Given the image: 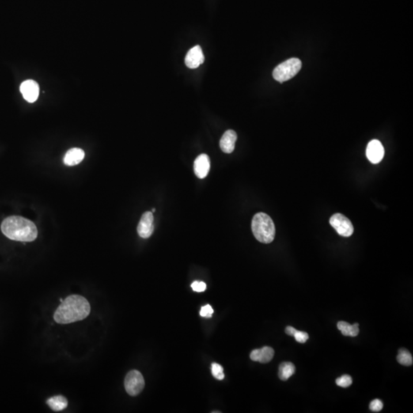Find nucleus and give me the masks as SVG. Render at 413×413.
I'll list each match as a JSON object with an SVG mask.
<instances>
[{
  "label": "nucleus",
  "instance_id": "obj_1",
  "mask_svg": "<svg viewBox=\"0 0 413 413\" xmlns=\"http://www.w3.org/2000/svg\"><path fill=\"white\" fill-rule=\"evenodd\" d=\"M91 312V305L85 298L78 295L67 297L58 306L54 319L58 324H70L86 319Z\"/></svg>",
  "mask_w": 413,
  "mask_h": 413
},
{
  "label": "nucleus",
  "instance_id": "obj_2",
  "mask_svg": "<svg viewBox=\"0 0 413 413\" xmlns=\"http://www.w3.org/2000/svg\"><path fill=\"white\" fill-rule=\"evenodd\" d=\"M2 233L10 240L32 242L37 238L38 229L35 224L20 216H12L2 221Z\"/></svg>",
  "mask_w": 413,
  "mask_h": 413
},
{
  "label": "nucleus",
  "instance_id": "obj_3",
  "mask_svg": "<svg viewBox=\"0 0 413 413\" xmlns=\"http://www.w3.org/2000/svg\"><path fill=\"white\" fill-rule=\"evenodd\" d=\"M252 231L258 241L270 244L275 238V224L268 214L260 212L252 218Z\"/></svg>",
  "mask_w": 413,
  "mask_h": 413
},
{
  "label": "nucleus",
  "instance_id": "obj_4",
  "mask_svg": "<svg viewBox=\"0 0 413 413\" xmlns=\"http://www.w3.org/2000/svg\"><path fill=\"white\" fill-rule=\"evenodd\" d=\"M301 69V62L298 58H293L282 62L273 70V78L279 83L289 81L294 77Z\"/></svg>",
  "mask_w": 413,
  "mask_h": 413
},
{
  "label": "nucleus",
  "instance_id": "obj_5",
  "mask_svg": "<svg viewBox=\"0 0 413 413\" xmlns=\"http://www.w3.org/2000/svg\"><path fill=\"white\" fill-rule=\"evenodd\" d=\"M125 389L130 396H136L141 393L145 387V380L142 373L138 370H131L125 377Z\"/></svg>",
  "mask_w": 413,
  "mask_h": 413
},
{
  "label": "nucleus",
  "instance_id": "obj_6",
  "mask_svg": "<svg viewBox=\"0 0 413 413\" xmlns=\"http://www.w3.org/2000/svg\"><path fill=\"white\" fill-rule=\"evenodd\" d=\"M329 222L331 226L335 228V230L341 236L348 237L354 233V226L351 221L343 214H339V213L334 214L330 218Z\"/></svg>",
  "mask_w": 413,
  "mask_h": 413
},
{
  "label": "nucleus",
  "instance_id": "obj_7",
  "mask_svg": "<svg viewBox=\"0 0 413 413\" xmlns=\"http://www.w3.org/2000/svg\"><path fill=\"white\" fill-rule=\"evenodd\" d=\"M153 221H154V217H153V212L147 211L142 214L137 228V231L140 237L146 239L152 236L154 231Z\"/></svg>",
  "mask_w": 413,
  "mask_h": 413
},
{
  "label": "nucleus",
  "instance_id": "obj_8",
  "mask_svg": "<svg viewBox=\"0 0 413 413\" xmlns=\"http://www.w3.org/2000/svg\"><path fill=\"white\" fill-rule=\"evenodd\" d=\"M20 91L26 101L28 103H34L39 97V84L33 80H27L22 83Z\"/></svg>",
  "mask_w": 413,
  "mask_h": 413
},
{
  "label": "nucleus",
  "instance_id": "obj_9",
  "mask_svg": "<svg viewBox=\"0 0 413 413\" xmlns=\"http://www.w3.org/2000/svg\"><path fill=\"white\" fill-rule=\"evenodd\" d=\"M367 157L370 162L377 164L381 161L384 156V146L376 139L370 141L367 147Z\"/></svg>",
  "mask_w": 413,
  "mask_h": 413
},
{
  "label": "nucleus",
  "instance_id": "obj_10",
  "mask_svg": "<svg viewBox=\"0 0 413 413\" xmlns=\"http://www.w3.org/2000/svg\"><path fill=\"white\" fill-rule=\"evenodd\" d=\"M205 62V56L202 47L199 46H194L187 53L185 57V65L191 69H197Z\"/></svg>",
  "mask_w": 413,
  "mask_h": 413
},
{
  "label": "nucleus",
  "instance_id": "obj_11",
  "mask_svg": "<svg viewBox=\"0 0 413 413\" xmlns=\"http://www.w3.org/2000/svg\"><path fill=\"white\" fill-rule=\"evenodd\" d=\"M210 168V161L209 156L206 154L200 155L194 160V171L197 177L203 179L208 175Z\"/></svg>",
  "mask_w": 413,
  "mask_h": 413
},
{
  "label": "nucleus",
  "instance_id": "obj_12",
  "mask_svg": "<svg viewBox=\"0 0 413 413\" xmlns=\"http://www.w3.org/2000/svg\"><path fill=\"white\" fill-rule=\"evenodd\" d=\"M237 139L236 132L229 130L225 132L220 141L221 150L225 153H233L235 149V143Z\"/></svg>",
  "mask_w": 413,
  "mask_h": 413
},
{
  "label": "nucleus",
  "instance_id": "obj_13",
  "mask_svg": "<svg viewBox=\"0 0 413 413\" xmlns=\"http://www.w3.org/2000/svg\"><path fill=\"white\" fill-rule=\"evenodd\" d=\"M274 350L270 347H264L261 349L252 350L251 354V359L258 361L262 364L270 362L274 357Z\"/></svg>",
  "mask_w": 413,
  "mask_h": 413
},
{
  "label": "nucleus",
  "instance_id": "obj_14",
  "mask_svg": "<svg viewBox=\"0 0 413 413\" xmlns=\"http://www.w3.org/2000/svg\"><path fill=\"white\" fill-rule=\"evenodd\" d=\"M84 159V152L79 148L69 149L64 158V162L69 166H74L81 162Z\"/></svg>",
  "mask_w": 413,
  "mask_h": 413
},
{
  "label": "nucleus",
  "instance_id": "obj_15",
  "mask_svg": "<svg viewBox=\"0 0 413 413\" xmlns=\"http://www.w3.org/2000/svg\"><path fill=\"white\" fill-rule=\"evenodd\" d=\"M338 329L344 336L356 337L359 334V324H350L345 321L338 323Z\"/></svg>",
  "mask_w": 413,
  "mask_h": 413
},
{
  "label": "nucleus",
  "instance_id": "obj_16",
  "mask_svg": "<svg viewBox=\"0 0 413 413\" xmlns=\"http://www.w3.org/2000/svg\"><path fill=\"white\" fill-rule=\"evenodd\" d=\"M47 404L54 411H62L68 406V400L63 396H53L47 400Z\"/></svg>",
  "mask_w": 413,
  "mask_h": 413
},
{
  "label": "nucleus",
  "instance_id": "obj_17",
  "mask_svg": "<svg viewBox=\"0 0 413 413\" xmlns=\"http://www.w3.org/2000/svg\"><path fill=\"white\" fill-rule=\"evenodd\" d=\"M296 371V367L294 364L291 362H283L280 364L278 368V377L280 380H289L291 376H293Z\"/></svg>",
  "mask_w": 413,
  "mask_h": 413
},
{
  "label": "nucleus",
  "instance_id": "obj_18",
  "mask_svg": "<svg viewBox=\"0 0 413 413\" xmlns=\"http://www.w3.org/2000/svg\"><path fill=\"white\" fill-rule=\"evenodd\" d=\"M396 359L399 364L404 366H411L413 362V356L406 349L403 348L399 350Z\"/></svg>",
  "mask_w": 413,
  "mask_h": 413
},
{
  "label": "nucleus",
  "instance_id": "obj_19",
  "mask_svg": "<svg viewBox=\"0 0 413 413\" xmlns=\"http://www.w3.org/2000/svg\"><path fill=\"white\" fill-rule=\"evenodd\" d=\"M211 372L212 375L215 377L217 380H222L224 378V369L220 364L217 363H213L211 364Z\"/></svg>",
  "mask_w": 413,
  "mask_h": 413
},
{
  "label": "nucleus",
  "instance_id": "obj_20",
  "mask_svg": "<svg viewBox=\"0 0 413 413\" xmlns=\"http://www.w3.org/2000/svg\"><path fill=\"white\" fill-rule=\"evenodd\" d=\"M352 382H353V380H352L351 376H349V375H344V376L337 379L336 384L339 387L346 388V387H350L351 385Z\"/></svg>",
  "mask_w": 413,
  "mask_h": 413
},
{
  "label": "nucleus",
  "instance_id": "obj_21",
  "mask_svg": "<svg viewBox=\"0 0 413 413\" xmlns=\"http://www.w3.org/2000/svg\"><path fill=\"white\" fill-rule=\"evenodd\" d=\"M213 313H214V309L212 308L210 305H205V306L202 307V309L200 311V315L202 317L208 318V319L212 317Z\"/></svg>",
  "mask_w": 413,
  "mask_h": 413
},
{
  "label": "nucleus",
  "instance_id": "obj_22",
  "mask_svg": "<svg viewBox=\"0 0 413 413\" xmlns=\"http://www.w3.org/2000/svg\"><path fill=\"white\" fill-rule=\"evenodd\" d=\"M293 337H295L296 342L301 344L305 343L307 340L308 339V333L304 332V331H298V330L295 333L294 336Z\"/></svg>",
  "mask_w": 413,
  "mask_h": 413
},
{
  "label": "nucleus",
  "instance_id": "obj_23",
  "mask_svg": "<svg viewBox=\"0 0 413 413\" xmlns=\"http://www.w3.org/2000/svg\"><path fill=\"white\" fill-rule=\"evenodd\" d=\"M383 408H384V404L380 399H374L369 404V409L371 411L375 412V413L381 411Z\"/></svg>",
  "mask_w": 413,
  "mask_h": 413
},
{
  "label": "nucleus",
  "instance_id": "obj_24",
  "mask_svg": "<svg viewBox=\"0 0 413 413\" xmlns=\"http://www.w3.org/2000/svg\"><path fill=\"white\" fill-rule=\"evenodd\" d=\"M191 288L194 292L197 293H202L205 292L206 289V285L204 282H200V281H195L191 284Z\"/></svg>",
  "mask_w": 413,
  "mask_h": 413
},
{
  "label": "nucleus",
  "instance_id": "obj_25",
  "mask_svg": "<svg viewBox=\"0 0 413 413\" xmlns=\"http://www.w3.org/2000/svg\"><path fill=\"white\" fill-rule=\"evenodd\" d=\"M297 330L296 328H294L293 327H291V326H288L286 328H285V333L287 334L288 335H290V336H294L295 333L296 332Z\"/></svg>",
  "mask_w": 413,
  "mask_h": 413
},
{
  "label": "nucleus",
  "instance_id": "obj_26",
  "mask_svg": "<svg viewBox=\"0 0 413 413\" xmlns=\"http://www.w3.org/2000/svg\"><path fill=\"white\" fill-rule=\"evenodd\" d=\"M60 301H61V302H62V301H63V299H62V298H61V299H60Z\"/></svg>",
  "mask_w": 413,
  "mask_h": 413
},
{
  "label": "nucleus",
  "instance_id": "obj_27",
  "mask_svg": "<svg viewBox=\"0 0 413 413\" xmlns=\"http://www.w3.org/2000/svg\"><path fill=\"white\" fill-rule=\"evenodd\" d=\"M155 211H156V209L153 208V212H155Z\"/></svg>",
  "mask_w": 413,
  "mask_h": 413
}]
</instances>
